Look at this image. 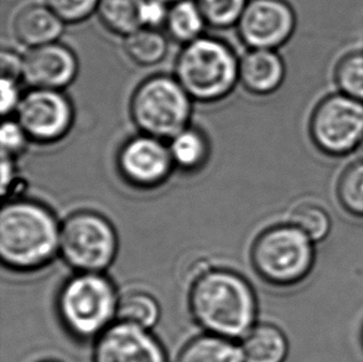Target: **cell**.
Returning a JSON list of instances; mask_svg holds the SVG:
<instances>
[{"label": "cell", "mask_w": 363, "mask_h": 362, "mask_svg": "<svg viewBox=\"0 0 363 362\" xmlns=\"http://www.w3.org/2000/svg\"><path fill=\"white\" fill-rule=\"evenodd\" d=\"M177 81L189 96L202 102L226 97L240 79V64L221 41L199 38L187 44L177 61Z\"/></svg>", "instance_id": "obj_3"}, {"label": "cell", "mask_w": 363, "mask_h": 362, "mask_svg": "<svg viewBox=\"0 0 363 362\" xmlns=\"http://www.w3.org/2000/svg\"><path fill=\"white\" fill-rule=\"evenodd\" d=\"M205 23L196 1L180 0L169 9L167 28L170 34L182 43L189 44L199 39Z\"/></svg>", "instance_id": "obj_20"}, {"label": "cell", "mask_w": 363, "mask_h": 362, "mask_svg": "<svg viewBox=\"0 0 363 362\" xmlns=\"http://www.w3.org/2000/svg\"><path fill=\"white\" fill-rule=\"evenodd\" d=\"M125 50L138 65L152 66L160 62L167 54V40L157 30L142 28L128 35Z\"/></svg>", "instance_id": "obj_21"}, {"label": "cell", "mask_w": 363, "mask_h": 362, "mask_svg": "<svg viewBox=\"0 0 363 362\" xmlns=\"http://www.w3.org/2000/svg\"><path fill=\"white\" fill-rule=\"evenodd\" d=\"M241 350L245 362H284L289 345L279 328L259 324L243 336Z\"/></svg>", "instance_id": "obj_16"}, {"label": "cell", "mask_w": 363, "mask_h": 362, "mask_svg": "<svg viewBox=\"0 0 363 362\" xmlns=\"http://www.w3.org/2000/svg\"><path fill=\"white\" fill-rule=\"evenodd\" d=\"M167 3L162 0H145L143 6V26L154 29L167 21Z\"/></svg>", "instance_id": "obj_29"}, {"label": "cell", "mask_w": 363, "mask_h": 362, "mask_svg": "<svg viewBox=\"0 0 363 362\" xmlns=\"http://www.w3.org/2000/svg\"><path fill=\"white\" fill-rule=\"evenodd\" d=\"M64 30V21L49 6L29 5L14 20L15 36L23 44L38 48L55 43Z\"/></svg>", "instance_id": "obj_15"}, {"label": "cell", "mask_w": 363, "mask_h": 362, "mask_svg": "<svg viewBox=\"0 0 363 362\" xmlns=\"http://www.w3.org/2000/svg\"><path fill=\"white\" fill-rule=\"evenodd\" d=\"M118 164L123 177L130 184L152 187L167 179L174 162L170 149L160 139L145 134L129 141L122 148Z\"/></svg>", "instance_id": "obj_12"}, {"label": "cell", "mask_w": 363, "mask_h": 362, "mask_svg": "<svg viewBox=\"0 0 363 362\" xmlns=\"http://www.w3.org/2000/svg\"><path fill=\"white\" fill-rule=\"evenodd\" d=\"M77 69L72 51L56 43L34 48L23 60V77L34 89H64L74 81Z\"/></svg>", "instance_id": "obj_13"}, {"label": "cell", "mask_w": 363, "mask_h": 362, "mask_svg": "<svg viewBox=\"0 0 363 362\" xmlns=\"http://www.w3.org/2000/svg\"><path fill=\"white\" fill-rule=\"evenodd\" d=\"M284 79V62L274 50L253 49L240 62V79L255 94L275 92Z\"/></svg>", "instance_id": "obj_14"}, {"label": "cell", "mask_w": 363, "mask_h": 362, "mask_svg": "<svg viewBox=\"0 0 363 362\" xmlns=\"http://www.w3.org/2000/svg\"><path fill=\"white\" fill-rule=\"evenodd\" d=\"M169 149L172 162L186 170L196 169L206 160V141L202 134L194 129H185L172 138Z\"/></svg>", "instance_id": "obj_23"}, {"label": "cell", "mask_w": 363, "mask_h": 362, "mask_svg": "<svg viewBox=\"0 0 363 362\" xmlns=\"http://www.w3.org/2000/svg\"><path fill=\"white\" fill-rule=\"evenodd\" d=\"M290 224L303 231L313 242H320L329 235L331 219L321 206L304 202L290 214Z\"/></svg>", "instance_id": "obj_24"}, {"label": "cell", "mask_w": 363, "mask_h": 362, "mask_svg": "<svg viewBox=\"0 0 363 362\" xmlns=\"http://www.w3.org/2000/svg\"><path fill=\"white\" fill-rule=\"evenodd\" d=\"M314 262V242L291 224L265 230L252 248L255 272L265 282L279 287L303 282Z\"/></svg>", "instance_id": "obj_4"}, {"label": "cell", "mask_w": 363, "mask_h": 362, "mask_svg": "<svg viewBox=\"0 0 363 362\" xmlns=\"http://www.w3.org/2000/svg\"><path fill=\"white\" fill-rule=\"evenodd\" d=\"M48 6L64 23H77L99 9V0H46Z\"/></svg>", "instance_id": "obj_27"}, {"label": "cell", "mask_w": 363, "mask_h": 362, "mask_svg": "<svg viewBox=\"0 0 363 362\" xmlns=\"http://www.w3.org/2000/svg\"><path fill=\"white\" fill-rule=\"evenodd\" d=\"M1 76L16 81L19 76H23V60L18 55L4 51L1 54Z\"/></svg>", "instance_id": "obj_31"}, {"label": "cell", "mask_w": 363, "mask_h": 362, "mask_svg": "<svg viewBox=\"0 0 363 362\" xmlns=\"http://www.w3.org/2000/svg\"><path fill=\"white\" fill-rule=\"evenodd\" d=\"M190 96L177 79L157 76L139 86L132 101L134 122L150 137L174 138L186 129Z\"/></svg>", "instance_id": "obj_6"}, {"label": "cell", "mask_w": 363, "mask_h": 362, "mask_svg": "<svg viewBox=\"0 0 363 362\" xmlns=\"http://www.w3.org/2000/svg\"><path fill=\"white\" fill-rule=\"evenodd\" d=\"M94 362H167L164 349L147 329L132 324L111 325L99 335Z\"/></svg>", "instance_id": "obj_11"}, {"label": "cell", "mask_w": 363, "mask_h": 362, "mask_svg": "<svg viewBox=\"0 0 363 362\" xmlns=\"http://www.w3.org/2000/svg\"><path fill=\"white\" fill-rule=\"evenodd\" d=\"M0 92H1V103H0L1 113L6 116L8 113L11 112L15 108L19 107L20 101H21L19 89H18V86H16V81L1 77Z\"/></svg>", "instance_id": "obj_30"}, {"label": "cell", "mask_w": 363, "mask_h": 362, "mask_svg": "<svg viewBox=\"0 0 363 362\" xmlns=\"http://www.w3.org/2000/svg\"><path fill=\"white\" fill-rule=\"evenodd\" d=\"M340 92L363 102V53L345 55L335 67Z\"/></svg>", "instance_id": "obj_25"}, {"label": "cell", "mask_w": 363, "mask_h": 362, "mask_svg": "<svg viewBox=\"0 0 363 362\" xmlns=\"http://www.w3.org/2000/svg\"><path fill=\"white\" fill-rule=\"evenodd\" d=\"M18 114L28 137L41 143L56 142L64 137L74 117L69 99L55 89H33L21 98Z\"/></svg>", "instance_id": "obj_10"}, {"label": "cell", "mask_w": 363, "mask_h": 362, "mask_svg": "<svg viewBox=\"0 0 363 362\" xmlns=\"http://www.w3.org/2000/svg\"><path fill=\"white\" fill-rule=\"evenodd\" d=\"M164 3H177V1H180V0H162Z\"/></svg>", "instance_id": "obj_34"}, {"label": "cell", "mask_w": 363, "mask_h": 362, "mask_svg": "<svg viewBox=\"0 0 363 362\" xmlns=\"http://www.w3.org/2000/svg\"><path fill=\"white\" fill-rule=\"evenodd\" d=\"M296 15L285 0H250L245 6L238 30L252 49L275 50L294 34Z\"/></svg>", "instance_id": "obj_9"}, {"label": "cell", "mask_w": 363, "mask_h": 362, "mask_svg": "<svg viewBox=\"0 0 363 362\" xmlns=\"http://www.w3.org/2000/svg\"><path fill=\"white\" fill-rule=\"evenodd\" d=\"M1 187H3V194L6 192V189L9 187L13 177H14V170H13V164L10 160V157L8 155H3L1 154Z\"/></svg>", "instance_id": "obj_32"}, {"label": "cell", "mask_w": 363, "mask_h": 362, "mask_svg": "<svg viewBox=\"0 0 363 362\" xmlns=\"http://www.w3.org/2000/svg\"><path fill=\"white\" fill-rule=\"evenodd\" d=\"M190 307L197 323L213 335L233 339L253 328L257 302L250 284L228 270L199 274L190 293Z\"/></svg>", "instance_id": "obj_1"}, {"label": "cell", "mask_w": 363, "mask_h": 362, "mask_svg": "<svg viewBox=\"0 0 363 362\" xmlns=\"http://www.w3.org/2000/svg\"><path fill=\"white\" fill-rule=\"evenodd\" d=\"M145 0H99V18L116 34L128 35L142 29Z\"/></svg>", "instance_id": "obj_18"}, {"label": "cell", "mask_w": 363, "mask_h": 362, "mask_svg": "<svg viewBox=\"0 0 363 362\" xmlns=\"http://www.w3.org/2000/svg\"><path fill=\"white\" fill-rule=\"evenodd\" d=\"M356 152H359V159H362L363 160V143L361 144V146H359V149H357Z\"/></svg>", "instance_id": "obj_33"}, {"label": "cell", "mask_w": 363, "mask_h": 362, "mask_svg": "<svg viewBox=\"0 0 363 362\" xmlns=\"http://www.w3.org/2000/svg\"><path fill=\"white\" fill-rule=\"evenodd\" d=\"M177 362H245L242 350L231 339L205 335L185 345Z\"/></svg>", "instance_id": "obj_17"}, {"label": "cell", "mask_w": 363, "mask_h": 362, "mask_svg": "<svg viewBox=\"0 0 363 362\" xmlns=\"http://www.w3.org/2000/svg\"><path fill=\"white\" fill-rule=\"evenodd\" d=\"M207 24L215 28H228L238 24L247 6V0H196Z\"/></svg>", "instance_id": "obj_26"}, {"label": "cell", "mask_w": 363, "mask_h": 362, "mask_svg": "<svg viewBox=\"0 0 363 362\" xmlns=\"http://www.w3.org/2000/svg\"><path fill=\"white\" fill-rule=\"evenodd\" d=\"M60 252L71 267L82 273L106 270L117 253V235L104 216L81 211L61 226Z\"/></svg>", "instance_id": "obj_7"}, {"label": "cell", "mask_w": 363, "mask_h": 362, "mask_svg": "<svg viewBox=\"0 0 363 362\" xmlns=\"http://www.w3.org/2000/svg\"><path fill=\"white\" fill-rule=\"evenodd\" d=\"M117 315L119 322L149 330L157 323L160 308L150 294L129 292L119 299Z\"/></svg>", "instance_id": "obj_19"}, {"label": "cell", "mask_w": 363, "mask_h": 362, "mask_svg": "<svg viewBox=\"0 0 363 362\" xmlns=\"http://www.w3.org/2000/svg\"><path fill=\"white\" fill-rule=\"evenodd\" d=\"M28 138V134L25 133L19 122L8 121L3 123L0 131L1 154L11 157L21 152L24 149Z\"/></svg>", "instance_id": "obj_28"}, {"label": "cell", "mask_w": 363, "mask_h": 362, "mask_svg": "<svg viewBox=\"0 0 363 362\" xmlns=\"http://www.w3.org/2000/svg\"><path fill=\"white\" fill-rule=\"evenodd\" d=\"M60 227L45 206L33 201L5 204L0 212V256L6 267L33 270L49 263L60 250Z\"/></svg>", "instance_id": "obj_2"}, {"label": "cell", "mask_w": 363, "mask_h": 362, "mask_svg": "<svg viewBox=\"0 0 363 362\" xmlns=\"http://www.w3.org/2000/svg\"><path fill=\"white\" fill-rule=\"evenodd\" d=\"M118 300L113 284L106 277L99 273H81L61 289L60 317L74 336L94 338L111 327Z\"/></svg>", "instance_id": "obj_5"}, {"label": "cell", "mask_w": 363, "mask_h": 362, "mask_svg": "<svg viewBox=\"0 0 363 362\" xmlns=\"http://www.w3.org/2000/svg\"><path fill=\"white\" fill-rule=\"evenodd\" d=\"M336 194L340 205L346 212L363 217V160L359 159L345 168L341 172Z\"/></svg>", "instance_id": "obj_22"}, {"label": "cell", "mask_w": 363, "mask_h": 362, "mask_svg": "<svg viewBox=\"0 0 363 362\" xmlns=\"http://www.w3.org/2000/svg\"><path fill=\"white\" fill-rule=\"evenodd\" d=\"M309 133L315 147L326 155L356 152L363 143V102L341 92L326 96L311 113Z\"/></svg>", "instance_id": "obj_8"}]
</instances>
